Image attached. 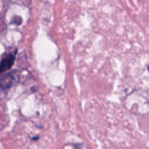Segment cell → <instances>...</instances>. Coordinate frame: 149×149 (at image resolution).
Here are the masks:
<instances>
[{
	"label": "cell",
	"instance_id": "obj_1",
	"mask_svg": "<svg viewBox=\"0 0 149 149\" xmlns=\"http://www.w3.org/2000/svg\"><path fill=\"white\" fill-rule=\"evenodd\" d=\"M17 51H15L13 53L8 54V56L3 58L2 61H0V74L5 72L7 70L11 69L15 60V55Z\"/></svg>",
	"mask_w": 149,
	"mask_h": 149
},
{
	"label": "cell",
	"instance_id": "obj_2",
	"mask_svg": "<svg viewBox=\"0 0 149 149\" xmlns=\"http://www.w3.org/2000/svg\"><path fill=\"white\" fill-rule=\"evenodd\" d=\"M15 81V76L13 74V73H9L5 76H2V78H0V89L5 91L10 88Z\"/></svg>",
	"mask_w": 149,
	"mask_h": 149
},
{
	"label": "cell",
	"instance_id": "obj_3",
	"mask_svg": "<svg viewBox=\"0 0 149 149\" xmlns=\"http://www.w3.org/2000/svg\"><path fill=\"white\" fill-rule=\"evenodd\" d=\"M148 71H149V64H148Z\"/></svg>",
	"mask_w": 149,
	"mask_h": 149
}]
</instances>
